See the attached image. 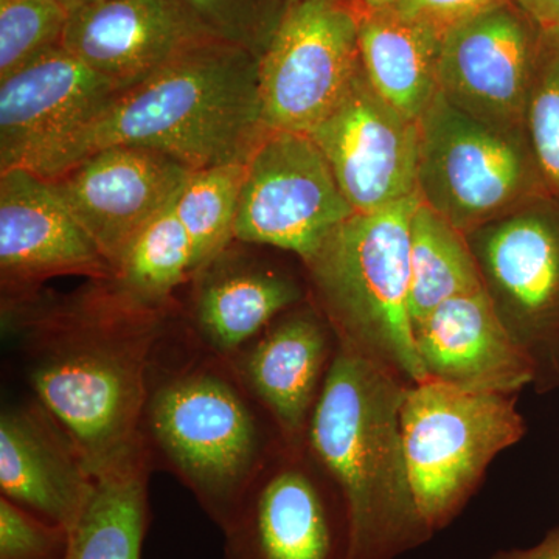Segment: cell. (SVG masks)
Listing matches in <instances>:
<instances>
[{"label": "cell", "mask_w": 559, "mask_h": 559, "mask_svg": "<svg viewBox=\"0 0 559 559\" xmlns=\"http://www.w3.org/2000/svg\"><path fill=\"white\" fill-rule=\"evenodd\" d=\"M176 307L142 304L114 278L2 299L3 336L33 396L68 429L94 477L142 444L151 353Z\"/></svg>", "instance_id": "cell-1"}, {"label": "cell", "mask_w": 559, "mask_h": 559, "mask_svg": "<svg viewBox=\"0 0 559 559\" xmlns=\"http://www.w3.org/2000/svg\"><path fill=\"white\" fill-rule=\"evenodd\" d=\"M139 437L223 532L282 436L229 359L200 344L178 307L151 353Z\"/></svg>", "instance_id": "cell-2"}, {"label": "cell", "mask_w": 559, "mask_h": 559, "mask_svg": "<svg viewBox=\"0 0 559 559\" xmlns=\"http://www.w3.org/2000/svg\"><path fill=\"white\" fill-rule=\"evenodd\" d=\"M260 60L209 36L148 80L120 92L75 135L47 171L57 178L95 151L127 145L159 151L190 170L245 162L261 132Z\"/></svg>", "instance_id": "cell-3"}, {"label": "cell", "mask_w": 559, "mask_h": 559, "mask_svg": "<svg viewBox=\"0 0 559 559\" xmlns=\"http://www.w3.org/2000/svg\"><path fill=\"white\" fill-rule=\"evenodd\" d=\"M409 384L337 347L305 447L348 511V559H396L432 538L417 502L401 437Z\"/></svg>", "instance_id": "cell-4"}, {"label": "cell", "mask_w": 559, "mask_h": 559, "mask_svg": "<svg viewBox=\"0 0 559 559\" xmlns=\"http://www.w3.org/2000/svg\"><path fill=\"white\" fill-rule=\"evenodd\" d=\"M418 194L355 212L304 261L310 300L341 347L406 384L428 380L409 314L411 223Z\"/></svg>", "instance_id": "cell-5"}, {"label": "cell", "mask_w": 559, "mask_h": 559, "mask_svg": "<svg viewBox=\"0 0 559 559\" xmlns=\"http://www.w3.org/2000/svg\"><path fill=\"white\" fill-rule=\"evenodd\" d=\"M516 395L426 380L407 385L401 437L415 502L433 533L462 513L492 460L524 437Z\"/></svg>", "instance_id": "cell-6"}, {"label": "cell", "mask_w": 559, "mask_h": 559, "mask_svg": "<svg viewBox=\"0 0 559 559\" xmlns=\"http://www.w3.org/2000/svg\"><path fill=\"white\" fill-rule=\"evenodd\" d=\"M417 193L468 234L549 191L527 132L495 130L439 94L418 120Z\"/></svg>", "instance_id": "cell-7"}, {"label": "cell", "mask_w": 559, "mask_h": 559, "mask_svg": "<svg viewBox=\"0 0 559 559\" xmlns=\"http://www.w3.org/2000/svg\"><path fill=\"white\" fill-rule=\"evenodd\" d=\"M503 329L532 360L535 388H559V200L540 194L465 234Z\"/></svg>", "instance_id": "cell-8"}, {"label": "cell", "mask_w": 559, "mask_h": 559, "mask_svg": "<svg viewBox=\"0 0 559 559\" xmlns=\"http://www.w3.org/2000/svg\"><path fill=\"white\" fill-rule=\"evenodd\" d=\"M362 69L356 0H290L260 58L261 123L310 134Z\"/></svg>", "instance_id": "cell-9"}, {"label": "cell", "mask_w": 559, "mask_h": 559, "mask_svg": "<svg viewBox=\"0 0 559 559\" xmlns=\"http://www.w3.org/2000/svg\"><path fill=\"white\" fill-rule=\"evenodd\" d=\"M353 213L310 135L264 128L246 159L235 240L304 263Z\"/></svg>", "instance_id": "cell-10"}, {"label": "cell", "mask_w": 559, "mask_h": 559, "mask_svg": "<svg viewBox=\"0 0 559 559\" xmlns=\"http://www.w3.org/2000/svg\"><path fill=\"white\" fill-rule=\"evenodd\" d=\"M224 533V559H348L340 489L305 444L283 443Z\"/></svg>", "instance_id": "cell-11"}, {"label": "cell", "mask_w": 559, "mask_h": 559, "mask_svg": "<svg viewBox=\"0 0 559 559\" xmlns=\"http://www.w3.org/2000/svg\"><path fill=\"white\" fill-rule=\"evenodd\" d=\"M540 36L543 27L516 2L460 25L441 43L440 94L495 130L527 132Z\"/></svg>", "instance_id": "cell-12"}, {"label": "cell", "mask_w": 559, "mask_h": 559, "mask_svg": "<svg viewBox=\"0 0 559 559\" xmlns=\"http://www.w3.org/2000/svg\"><path fill=\"white\" fill-rule=\"evenodd\" d=\"M120 92L62 47L0 81V171L46 178L70 140Z\"/></svg>", "instance_id": "cell-13"}, {"label": "cell", "mask_w": 559, "mask_h": 559, "mask_svg": "<svg viewBox=\"0 0 559 559\" xmlns=\"http://www.w3.org/2000/svg\"><path fill=\"white\" fill-rule=\"evenodd\" d=\"M308 135L355 212H378L418 194V121L390 106L364 69L344 100Z\"/></svg>", "instance_id": "cell-14"}, {"label": "cell", "mask_w": 559, "mask_h": 559, "mask_svg": "<svg viewBox=\"0 0 559 559\" xmlns=\"http://www.w3.org/2000/svg\"><path fill=\"white\" fill-rule=\"evenodd\" d=\"M191 171L159 151L117 145L44 180L116 267L139 231L176 201Z\"/></svg>", "instance_id": "cell-15"}, {"label": "cell", "mask_w": 559, "mask_h": 559, "mask_svg": "<svg viewBox=\"0 0 559 559\" xmlns=\"http://www.w3.org/2000/svg\"><path fill=\"white\" fill-rule=\"evenodd\" d=\"M64 275L112 278L114 267L46 180L25 170L0 171L2 299L36 293Z\"/></svg>", "instance_id": "cell-16"}, {"label": "cell", "mask_w": 559, "mask_h": 559, "mask_svg": "<svg viewBox=\"0 0 559 559\" xmlns=\"http://www.w3.org/2000/svg\"><path fill=\"white\" fill-rule=\"evenodd\" d=\"M209 36L183 0H100L70 13L62 49L127 91Z\"/></svg>", "instance_id": "cell-17"}, {"label": "cell", "mask_w": 559, "mask_h": 559, "mask_svg": "<svg viewBox=\"0 0 559 559\" xmlns=\"http://www.w3.org/2000/svg\"><path fill=\"white\" fill-rule=\"evenodd\" d=\"M337 347L329 320L308 299L227 359L283 441L301 447Z\"/></svg>", "instance_id": "cell-18"}, {"label": "cell", "mask_w": 559, "mask_h": 559, "mask_svg": "<svg viewBox=\"0 0 559 559\" xmlns=\"http://www.w3.org/2000/svg\"><path fill=\"white\" fill-rule=\"evenodd\" d=\"M235 240L190 278L178 316L191 336L223 358L255 340L283 312L310 299L308 286Z\"/></svg>", "instance_id": "cell-19"}, {"label": "cell", "mask_w": 559, "mask_h": 559, "mask_svg": "<svg viewBox=\"0 0 559 559\" xmlns=\"http://www.w3.org/2000/svg\"><path fill=\"white\" fill-rule=\"evenodd\" d=\"M94 474L68 429L38 400L0 414V492L43 520L72 530Z\"/></svg>", "instance_id": "cell-20"}, {"label": "cell", "mask_w": 559, "mask_h": 559, "mask_svg": "<svg viewBox=\"0 0 559 559\" xmlns=\"http://www.w3.org/2000/svg\"><path fill=\"white\" fill-rule=\"evenodd\" d=\"M414 334L428 380L502 395L535 384L532 360L503 329L484 288L444 301Z\"/></svg>", "instance_id": "cell-21"}, {"label": "cell", "mask_w": 559, "mask_h": 559, "mask_svg": "<svg viewBox=\"0 0 559 559\" xmlns=\"http://www.w3.org/2000/svg\"><path fill=\"white\" fill-rule=\"evenodd\" d=\"M358 11L360 64L367 80L390 106L418 121L440 94L443 38L385 7L358 3Z\"/></svg>", "instance_id": "cell-22"}, {"label": "cell", "mask_w": 559, "mask_h": 559, "mask_svg": "<svg viewBox=\"0 0 559 559\" xmlns=\"http://www.w3.org/2000/svg\"><path fill=\"white\" fill-rule=\"evenodd\" d=\"M153 471L140 444L95 476L90 500L72 528L68 559H142Z\"/></svg>", "instance_id": "cell-23"}, {"label": "cell", "mask_w": 559, "mask_h": 559, "mask_svg": "<svg viewBox=\"0 0 559 559\" xmlns=\"http://www.w3.org/2000/svg\"><path fill=\"white\" fill-rule=\"evenodd\" d=\"M465 234L419 202L411 223L409 314L418 329L441 304L481 289Z\"/></svg>", "instance_id": "cell-24"}, {"label": "cell", "mask_w": 559, "mask_h": 559, "mask_svg": "<svg viewBox=\"0 0 559 559\" xmlns=\"http://www.w3.org/2000/svg\"><path fill=\"white\" fill-rule=\"evenodd\" d=\"M193 272V248L173 202L130 242L112 278L142 304L175 308L176 290L190 282Z\"/></svg>", "instance_id": "cell-25"}, {"label": "cell", "mask_w": 559, "mask_h": 559, "mask_svg": "<svg viewBox=\"0 0 559 559\" xmlns=\"http://www.w3.org/2000/svg\"><path fill=\"white\" fill-rule=\"evenodd\" d=\"M246 160L190 173L175 201V212L189 234L194 271L235 241V223Z\"/></svg>", "instance_id": "cell-26"}, {"label": "cell", "mask_w": 559, "mask_h": 559, "mask_svg": "<svg viewBox=\"0 0 559 559\" xmlns=\"http://www.w3.org/2000/svg\"><path fill=\"white\" fill-rule=\"evenodd\" d=\"M69 16L53 0H0V81L60 49Z\"/></svg>", "instance_id": "cell-27"}, {"label": "cell", "mask_w": 559, "mask_h": 559, "mask_svg": "<svg viewBox=\"0 0 559 559\" xmlns=\"http://www.w3.org/2000/svg\"><path fill=\"white\" fill-rule=\"evenodd\" d=\"M525 130L546 189L559 200V31L543 28Z\"/></svg>", "instance_id": "cell-28"}, {"label": "cell", "mask_w": 559, "mask_h": 559, "mask_svg": "<svg viewBox=\"0 0 559 559\" xmlns=\"http://www.w3.org/2000/svg\"><path fill=\"white\" fill-rule=\"evenodd\" d=\"M213 35L263 57L290 0H183Z\"/></svg>", "instance_id": "cell-29"}, {"label": "cell", "mask_w": 559, "mask_h": 559, "mask_svg": "<svg viewBox=\"0 0 559 559\" xmlns=\"http://www.w3.org/2000/svg\"><path fill=\"white\" fill-rule=\"evenodd\" d=\"M72 530L0 496V559H68Z\"/></svg>", "instance_id": "cell-30"}, {"label": "cell", "mask_w": 559, "mask_h": 559, "mask_svg": "<svg viewBox=\"0 0 559 559\" xmlns=\"http://www.w3.org/2000/svg\"><path fill=\"white\" fill-rule=\"evenodd\" d=\"M518 0H388L380 7L444 38L460 25Z\"/></svg>", "instance_id": "cell-31"}, {"label": "cell", "mask_w": 559, "mask_h": 559, "mask_svg": "<svg viewBox=\"0 0 559 559\" xmlns=\"http://www.w3.org/2000/svg\"><path fill=\"white\" fill-rule=\"evenodd\" d=\"M491 559H559V525L551 528L538 546L524 550L499 551Z\"/></svg>", "instance_id": "cell-32"}, {"label": "cell", "mask_w": 559, "mask_h": 559, "mask_svg": "<svg viewBox=\"0 0 559 559\" xmlns=\"http://www.w3.org/2000/svg\"><path fill=\"white\" fill-rule=\"evenodd\" d=\"M540 27L559 31V0H518Z\"/></svg>", "instance_id": "cell-33"}, {"label": "cell", "mask_w": 559, "mask_h": 559, "mask_svg": "<svg viewBox=\"0 0 559 559\" xmlns=\"http://www.w3.org/2000/svg\"><path fill=\"white\" fill-rule=\"evenodd\" d=\"M53 2L60 3L61 7H64L66 10L72 13L73 10L91 5V3L100 2V0H53Z\"/></svg>", "instance_id": "cell-34"}, {"label": "cell", "mask_w": 559, "mask_h": 559, "mask_svg": "<svg viewBox=\"0 0 559 559\" xmlns=\"http://www.w3.org/2000/svg\"><path fill=\"white\" fill-rule=\"evenodd\" d=\"M356 2L364 7H380L382 3L388 2V0H356Z\"/></svg>", "instance_id": "cell-35"}]
</instances>
